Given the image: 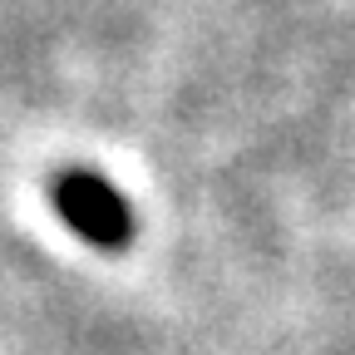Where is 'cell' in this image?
I'll use <instances>...</instances> for the list:
<instances>
[{"mask_svg":"<svg viewBox=\"0 0 355 355\" xmlns=\"http://www.w3.org/2000/svg\"><path fill=\"white\" fill-rule=\"evenodd\" d=\"M55 212L89 247L123 252L133 242V207L123 202V193L114 183H104L99 173H64L55 183Z\"/></svg>","mask_w":355,"mask_h":355,"instance_id":"6da1fadb","label":"cell"}]
</instances>
